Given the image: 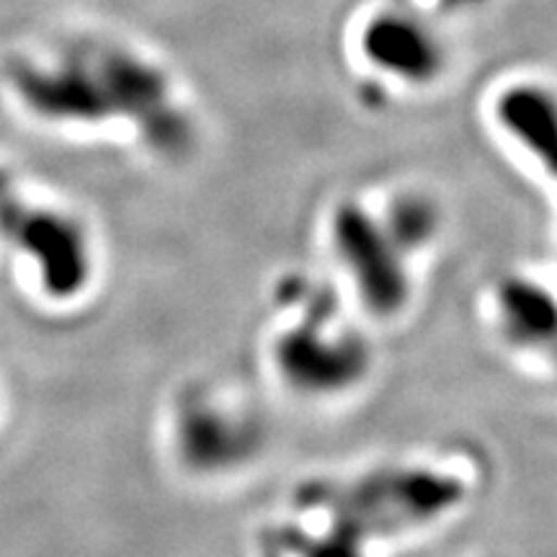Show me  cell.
Returning a JSON list of instances; mask_svg holds the SVG:
<instances>
[{
	"instance_id": "cell-4",
	"label": "cell",
	"mask_w": 557,
	"mask_h": 557,
	"mask_svg": "<svg viewBox=\"0 0 557 557\" xmlns=\"http://www.w3.org/2000/svg\"><path fill=\"white\" fill-rule=\"evenodd\" d=\"M0 235L37 261L41 284L52 297L67 299L86 287L90 253L86 235L73 220L9 194L0 205Z\"/></svg>"
},
{
	"instance_id": "cell-1",
	"label": "cell",
	"mask_w": 557,
	"mask_h": 557,
	"mask_svg": "<svg viewBox=\"0 0 557 557\" xmlns=\"http://www.w3.org/2000/svg\"><path fill=\"white\" fill-rule=\"evenodd\" d=\"M274 367L295 393L329 398L367 377L369 348L338 323L336 312L310 302V310L274 341Z\"/></svg>"
},
{
	"instance_id": "cell-2",
	"label": "cell",
	"mask_w": 557,
	"mask_h": 557,
	"mask_svg": "<svg viewBox=\"0 0 557 557\" xmlns=\"http://www.w3.org/2000/svg\"><path fill=\"white\" fill-rule=\"evenodd\" d=\"M331 243L369 312L393 318L406 308L410 299L408 250L395 238L385 218L372 214L359 201L338 205L331 222Z\"/></svg>"
},
{
	"instance_id": "cell-6",
	"label": "cell",
	"mask_w": 557,
	"mask_h": 557,
	"mask_svg": "<svg viewBox=\"0 0 557 557\" xmlns=\"http://www.w3.org/2000/svg\"><path fill=\"white\" fill-rule=\"evenodd\" d=\"M9 81L26 109L50 122L99 124L114 120L109 94L88 52L70 54L54 67L13 62Z\"/></svg>"
},
{
	"instance_id": "cell-10",
	"label": "cell",
	"mask_w": 557,
	"mask_h": 557,
	"mask_svg": "<svg viewBox=\"0 0 557 557\" xmlns=\"http://www.w3.org/2000/svg\"><path fill=\"white\" fill-rule=\"evenodd\" d=\"M444 5H449V9H468V5H475L480 0H442Z\"/></svg>"
},
{
	"instance_id": "cell-8",
	"label": "cell",
	"mask_w": 557,
	"mask_h": 557,
	"mask_svg": "<svg viewBox=\"0 0 557 557\" xmlns=\"http://www.w3.org/2000/svg\"><path fill=\"white\" fill-rule=\"evenodd\" d=\"M498 120L521 148L545 163L557 178V99L545 88L517 86L498 101Z\"/></svg>"
},
{
	"instance_id": "cell-3",
	"label": "cell",
	"mask_w": 557,
	"mask_h": 557,
	"mask_svg": "<svg viewBox=\"0 0 557 557\" xmlns=\"http://www.w3.org/2000/svg\"><path fill=\"white\" fill-rule=\"evenodd\" d=\"M88 54L109 94L114 120H129L148 148L165 158H181L191 150L197 129L189 114L176 107L169 81L158 67L114 47Z\"/></svg>"
},
{
	"instance_id": "cell-9",
	"label": "cell",
	"mask_w": 557,
	"mask_h": 557,
	"mask_svg": "<svg viewBox=\"0 0 557 557\" xmlns=\"http://www.w3.org/2000/svg\"><path fill=\"white\" fill-rule=\"evenodd\" d=\"M9 194H13V189H11V178H9V173L0 171V205H3Z\"/></svg>"
},
{
	"instance_id": "cell-5",
	"label": "cell",
	"mask_w": 557,
	"mask_h": 557,
	"mask_svg": "<svg viewBox=\"0 0 557 557\" xmlns=\"http://www.w3.org/2000/svg\"><path fill=\"white\" fill-rule=\"evenodd\" d=\"M263 444V429L246 410L222 406L205 393H189L176 410L178 457L199 472L246 465Z\"/></svg>"
},
{
	"instance_id": "cell-7",
	"label": "cell",
	"mask_w": 557,
	"mask_h": 557,
	"mask_svg": "<svg viewBox=\"0 0 557 557\" xmlns=\"http://www.w3.org/2000/svg\"><path fill=\"white\" fill-rule=\"evenodd\" d=\"M361 50L374 67L410 86L434 81L444 67L442 41L434 29L408 13H382L369 21Z\"/></svg>"
}]
</instances>
